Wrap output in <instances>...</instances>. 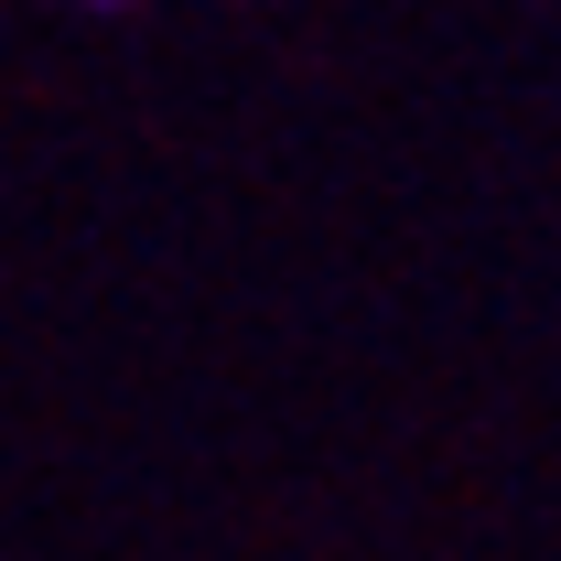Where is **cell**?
Listing matches in <instances>:
<instances>
[{"label": "cell", "mask_w": 561, "mask_h": 561, "mask_svg": "<svg viewBox=\"0 0 561 561\" xmlns=\"http://www.w3.org/2000/svg\"><path fill=\"white\" fill-rule=\"evenodd\" d=\"M98 11H130V0H98Z\"/></svg>", "instance_id": "1"}]
</instances>
